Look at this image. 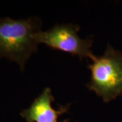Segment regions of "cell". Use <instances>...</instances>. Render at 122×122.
<instances>
[{"label": "cell", "instance_id": "6da1fadb", "mask_svg": "<svg viewBox=\"0 0 122 122\" xmlns=\"http://www.w3.org/2000/svg\"><path fill=\"white\" fill-rule=\"evenodd\" d=\"M41 26L36 17L0 18V58L16 62L22 71L26 61L38 50L36 35Z\"/></svg>", "mask_w": 122, "mask_h": 122}, {"label": "cell", "instance_id": "7a4b0ae2", "mask_svg": "<svg viewBox=\"0 0 122 122\" xmlns=\"http://www.w3.org/2000/svg\"><path fill=\"white\" fill-rule=\"evenodd\" d=\"M88 65L91 80L86 86L109 102L122 95V53L108 45L101 56H96Z\"/></svg>", "mask_w": 122, "mask_h": 122}, {"label": "cell", "instance_id": "3957f363", "mask_svg": "<svg viewBox=\"0 0 122 122\" xmlns=\"http://www.w3.org/2000/svg\"><path fill=\"white\" fill-rule=\"evenodd\" d=\"M79 29V26L73 24L56 25L46 31L38 32L36 41L39 44L77 56L81 60H92L95 57L91 50L93 40L90 37L81 39L78 35Z\"/></svg>", "mask_w": 122, "mask_h": 122}, {"label": "cell", "instance_id": "277c9868", "mask_svg": "<svg viewBox=\"0 0 122 122\" xmlns=\"http://www.w3.org/2000/svg\"><path fill=\"white\" fill-rule=\"evenodd\" d=\"M54 100L51 89L46 87L28 109L22 110L20 115L26 122H58V117L67 112L70 104L61 105L56 110L52 106Z\"/></svg>", "mask_w": 122, "mask_h": 122}]
</instances>
